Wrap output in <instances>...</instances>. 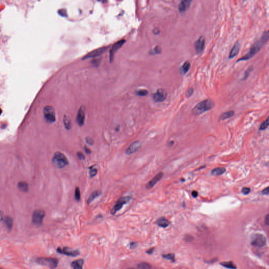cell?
Wrapping results in <instances>:
<instances>
[{"label": "cell", "instance_id": "obj_1", "mask_svg": "<svg viewBox=\"0 0 269 269\" xmlns=\"http://www.w3.org/2000/svg\"><path fill=\"white\" fill-rule=\"evenodd\" d=\"M269 39V32L266 31L263 33L261 37L259 40L255 42L253 45L251 47L250 50L249 52L245 55L242 57L241 58L239 59L237 62L240 61H245L252 59L254 56L256 55L258 53L261 48L263 47L264 44L266 43Z\"/></svg>", "mask_w": 269, "mask_h": 269}, {"label": "cell", "instance_id": "obj_2", "mask_svg": "<svg viewBox=\"0 0 269 269\" xmlns=\"http://www.w3.org/2000/svg\"><path fill=\"white\" fill-rule=\"evenodd\" d=\"M214 102L210 99H205L195 106L192 112L195 115H200L214 107Z\"/></svg>", "mask_w": 269, "mask_h": 269}, {"label": "cell", "instance_id": "obj_3", "mask_svg": "<svg viewBox=\"0 0 269 269\" xmlns=\"http://www.w3.org/2000/svg\"><path fill=\"white\" fill-rule=\"evenodd\" d=\"M52 163L56 168L62 169L68 165L69 161L64 154L57 152H55L53 156Z\"/></svg>", "mask_w": 269, "mask_h": 269}, {"label": "cell", "instance_id": "obj_4", "mask_svg": "<svg viewBox=\"0 0 269 269\" xmlns=\"http://www.w3.org/2000/svg\"><path fill=\"white\" fill-rule=\"evenodd\" d=\"M36 262L42 266H48L50 268H55L58 266L59 260L55 258H40L36 259Z\"/></svg>", "mask_w": 269, "mask_h": 269}, {"label": "cell", "instance_id": "obj_5", "mask_svg": "<svg viewBox=\"0 0 269 269\" xmlns=\"http://www.w3.org/2000/svg\"><path fill=\"white\" fill-rule=\"evenodd\" d=\"M44 116L49 123H53L56 121L55 111L51 106H47L44 108Z\"/></svg>", "mask_w": 269, "mask_h": 269}, {"label": "cell", "instance_id": "obj_6", "mask_svg": "<svg viewBox=\"0 0 269 269\" xmlns=\"http://www.w3.org/2000/svg\"><path fill=\"white\" fill-rule=\"evenodd\" d=\"M266 238L264 235L257 233L252 237L251 243L254 247H261L266 245Z\"/></svg>", "mask_w": 269, "mask_h": 269}, {"label": "cell", "instance_id": "obj_7", "mask_svg": "<svg viewBox=\"0 0 269 269\" xmlns=\"http://www.w3.org/2000/svg\"><path fill=\"white\" fill-rule=\"evenodd\" d=\"M131 199V198L130 197H123L119 198L116 202L114 206L111 209V214L113 215L116 214L118 211H119L123 207L124 205L127 204L130 201Z\"/></svg>", "mask_w": 269, "mask_h": 269}, {"label": "cell", "instance_id": "obj_8", "mask_svg": "<svg viewBox=\"0 0 269 269\" xmlns=\"http://www.w3.org/2000/svg\"><path fill=\"white\" fill-rule=\"evenodd\" d=\"M45 213L42 210H36L34 211L32 215V222L35 225L37 226H42L44 218Z\"/></svg>", "mask_w": 269, "mask_h": 269}, {"label": "cell", "instance_id": "obj_9", "mask_svg": "<svg viewBox=\"0 0 269 269\" xmlns=\"http://www.w3.org/2000/svg\"><path fill=\"white\" fill-rule=\"evenodd\" d=\"M109 47H102L99 49L94 50L93 51L90 52V53L87 54L86 55L84 56L82 58L83 60H86L87 59H91V58H95L98 57L99 56L102 55V54L105 52L107 50H108Z\"/></svg>", "mask_w": 269, "mask_h": 269}, {"label": "cell", "instance_id": "obj_10", "mask_svg": "<svg viewBox=\"0 0 269 269\" xmlns=\"http://www.w3.org/2000/svg\"><path fill=\"white\" fill-rule=\"evenodd\" d=\"M126 40H121L118 41L116 43H115L111 47V50L109 52V59L111 63L113 62L114 59L115 54L118 51V50L120 49L122 46L125 43Z\"/></svg>", "mask_w": 269, "mask_h": 269}, {"label": "cell", "instance_id": "obj_11", "mask_svg": "<svg viewBox=\"0 0 269 269\" xmlns=\"http://www.w3.org/2000/svg\"><path fill=\"white\" fill-rule=\"evenodd\" d=\"M167 96V92L162 89H158L156 93L153 94V99L157 102H164L166 99Z\"/></svg>", "mask_w": 269, "mask_h": 269}, {"label": "cell", "instance_id": "obj_12", "mask_svg": "<svg viewBox=\"0 0 269 269\" xmlns=\"http://www.w3.org/2000/svg\"><path fill=\"white\" fill-rule=\"evenodd\" d=\"M57 251L59 253L64 254L67 256H71V257H76L80 255L79 251L77 250H71L67 247H64L63 249L61 247H58L57 249Z\"/></svg>", "mask_w": 269, "mask_h": 269}, {"label": "cell", "instance_id": "obj_13", "mask_svg": "<svg viewBox=\"0 0 269 269\" xmlns=\"http://www.w3.org/2000/svg\"><path fill=\"white\" fill-rule=\"evenodd\" d=\"M205 45V38L203 36H201L199 38L195 43V49L196 53L197 54H201L204 50Z\"/></svg>", "mask_w": 269, "mask_h": 269}, {"label": "cell", "instance_id": "obj_14", "mask_svg": "<svg viewBox=\"0 0 269 269\" xmlns=\"http://www.w3.org/2000/svg\"><path fill=\"white\" fill-rule=\"evenodd\" d=\"M85 111L84 107L81 106L78 111L76 116V122L80 126H82L85 121Z\"/></svg>", "mask_w": 269, "mask_h": 269}, {"label": "cell", "instance_id": "obj_15", "mask_svg": "<svg viewBox=\"0 0 269 269\" xmlns=\"http://www.w3.org/2000/svg\"><path fill=\"white\" fill-rule=\"evenodd\" d=\"M140 147H141V143L140 142L137 141L135 142H133L127 148L126 150V154L128 155H131L135 153L137 151H138Z\"/></svg>", "mask_w": 269, "mask_h": 269}, {"label": "cell", "instance_id": "obj_16", "mask_svg": "<svg viewBox=\"0 0 269 269\" xmlns=\"http://www.w3.org/2000/svg\"><path fill=\"white\" fill-rule=\"evenodd\" d=\"M192 2V0H180L178 6V9L179 12L180 13L185 12L189 8Z\"/></svg>", "mask_w": 269, "mask_h": 269}, {"label": "cell", "instance_id": "obj_17", "mask_svg": "<svg viewBox=\"0 0 269 269\" xmlns=\"http://www.w3.org/2000/svg\"><path fill=\"white\" fill-rule=\"evenodd\" d=\"M163 173L161 172V173H158L157 175H156L149 182L147 186H146V188L148 189H150L152 188L154 186H155V185L158 183V181L161 179L162 178V177L163 176Z\"/></svg>", "mask_w": 269, "mask_h": 269}, {"label": "cell", "instance_id": "obj_18", "mask_svg": "<svg viewBox=\"0 0 269 269\" xmlns=\"http://www.w3.org/2000/svg\"><path fill=\"white\" fill-rule=\"evenodd\" d=\"M240 49V44L239 42H237L233 47L229 54V58L232 59L234 58L238 54L239 51Z\"/></svg>", "mask_w": 269, "mask_h": 269}, {"label": "cell", "instance_id": "obj_19", "mask_svg": "<svg viewBox=\"0 0 269 269\" xmlns=\"http://www.w3.org/2000/svg\"><path fill=\"white\" fill-rule=\"evenodd\" d=\"M190 68V63L188 61H186L183 63L182 66L180 68V73L183 75L186 74L188 72Z\"/></svg>", "mask_w": 269, "mask_h": 269}, {"label": "cell", "instance_id": "obj_20", "mask_svg": "<svg viewBox=\"0 0 269 269\" xmlns=\"http://www.w3.org/2000/svg\"><path fill=\"white\" fill-rule=\"evenodd\" d=\"M156 224L161 228H166L169 225V222L165 218H160L157 220Z\"/></svg>", "mask_w": 269, "mask_h": 269}, {"label": "cell", "instance_id": "obj_21", "mask_svg": "<svg viewBox=\"0 0 269 269\" xmlns=\"http://www.w3.org/2000/svg\"><path fill=\"white\" fill-rule=\"evenodd\" d=\"M84 260L82 259L75 260L71 263L72 268L74 269H82L83 267Z\"/></svg>", "mask_w": 269, "mask_h": 269}, {"label": "cell", "instance_id": "obj_22", "mask_svg": "<svg viewBox=\"0 0 269 269\" xmlns=\"http://www.w3.org/2000/svg\"><path fill=\"white\" fill-rule=\"evenodd\" d=\"M235 114V111H226L220 115L219 117L220 121H224L227 119H229L230 118L232 117Z\"/></svg>", "mask_w": 269, "mask_h": 269}, {"label": "cell", "instance_id": "obj_23", "mask_svg": "<svg viewBox=\"0 0 269 269\" xmlns=\"http://www.w3.org/2000/svg\"><path fill=\"white\" fill-rule=\"evenodd\" d=\"M101 193H102V192L99 190H96L92 192L87 200V203L88 204L92 203L96 198H97L98 196L101 195Z\"/></svg>", "mask_w": 269, "mask_h": 269}, {"label": "cell", "instance_id": "obj_24", "mask_svg": "<svg viewBox=\"0 0 269 269\" xmlns=\"http://www.w3.org/2000/svg\"><path fill=\"white\" fill-rule=\"evenodd\" d=\"M63 122H64V125L65 126V128L66 129H70L71 128V120L70 119L69 117L67 115H65L64 116V119H63Z\"/></svg>", "mask_w": 269, "mask_h": 269}, {"label": "cell", "instance_id": "obj_25", "mask_svg": "<svg viewBox=\"0 0 269 269\" xmlns=\"http://www.w3.org/2000/svg\"><path fill=\"white\" fill-rule=\"evenodd\" d=\"M4 222L6 228L8 229H11L12 227L13 224V219L9 216H6L4 218Z\"/></svg>", "mask_w": 269, "mask_h": 269}, {"label": "cell", "instance_id": "obj_26", "mask_svg": "<svg viewBox=\"0 0 269 269\" xmlns=\"http://www.w3.org/2000/svg\"><path fill=\"white\" fill-rule=\"evenodd\" d=\"M226 171V169L225 168L222 167H219V168H216L212 170L211 173L214 176H220L222 175L223 173H225Z\"/></svg>", "mask_w": 269, "mask_h": 269}, {"label": "cell", "instance_id": "obj_27", "mask_svg": "<svg viewBox=\"0 0 269 269\" xmlns=\"http://www.w3.org/2000/svg\"><path fill=\"white\" fill-rule=\"evenodd\" d=\"M18 188L22 191H28V185L25 181H20L18 183Z\"/></svg>", "mask_w": 269, "mask_h": 269}, {"label": "cell", "instance_id": "obj_28", "mask_svg": "<svg viewBox=\"0 0 269 269\" xmlns=\"http://www.w3.org/2000/svg\"><path fill=\"white\" fill-rule=\"evenodd\" d=\"M220 264H221V266L225 267L226 268H229V269H235V268H237L236 266L233 263H232L231 261L224 262H222Z\"/></svg>", "mask_w": 269, "mask_h": 269}, {"label": "cell", "instance_id": "obj_29", "mask_svg": "<svg viewBox=\"0 0 269 269\" xmlns=\"http://www.w3.org/2000/svg\"><path fill=\"white\" fill-rule=\"evenodd\" d=\"M148 90H144V89L137 90L136 91V94L137 96H147L148 95Z\"/></svg>", "mask_w": 269, "mask_h": 269}, {"label": "cell", "instance_id": "obj_30", "mask_svg": "<svg viewBox=\"0 0 269 269\" xmlns=\"http://www.w3.org/2000/svg\"><path fill=\"white\" fill-rule=\"evenodd\" d=\"M137 268L140 269H149L151 268V266L148 263L142 262L138 264Z\"/></svg>", "mask_w": 269, "mask_h": 269}, {"label": "cell", "instance_id": "obj_31", "mask_svg": "<svg viewBox=\"0 0 269 269\" xmlns=\"http://www.w3.org/2000/svg\"><path fill=\"white\" fill-rule=\"evenodd\" d=\"M268 126H269V120L268 119H266V121H264L263 123L261 124L259 128H260V130H264L266 129Z\"/></svg>", "mask_w": 269, "mask_h": 269}, {"label": "cell", "instance_id": "obj_32", "mask_svg": "<svg viewBox=\"0 0 269 269\" xmlns=\"http://www.w3.org/2000/svg\"><path fill=\"white\" fill-rule=\"evenodd\" d=\"M75 198L76 200L80 201L81 199V192L80 190L78 187H76L75 190Z\"/></svg>", "mask_w": 269, "mask_h": 269}, {"label": "cell", "instance_id": "obj_33", "mask_svg": "<svg viewBox=\"0 0 269 269\" xmlns=\"http://www.w3.org/2000/svg\"><path fill=\"white\" fill-rule=\"evenodd\" d=\"M162 257L167 260H171L173 261L175 260V255L173 253L167 254L162 255Z\"/></svg>", "mask_w": 269, "mask_h": 269}, {"label": "cell", "instance_id": "obj_34", "mask_svg": "<svg viewBox=\"0 0 269 269\" xmlns=\"http://www.w3.org/2000/svg\"><path fill=\"white\" fill-rule=\"evenodd\" d=\"M160 53H161V49H160V47H159L158 46L155 47V48L154 49V50H152L150 52L151 54H160Z\"/></svg>", "mask_w": 269, "mask_h": 269}, {"label": "cell", "instance_id": "obj_35", "mask_svg": "<svg viewBox=\"0 0 269 269\" xmlns=\"http://www.w3.org/2000/svg\"><path fill=\"white\" fill-rule=\"evenodd\" d=\"M252 70H253V68H252V67H250V68H249L247 69V70L245 72V74H244V77H243V80H245L249 76V75L250 74L251 72L252 71Z\"/></svg>", "mask_w": 269, "mask_h": 269}, {"label": "cell", "instance_id": "obj_36", "mask_svg": "<svg viewBox=\"0 0 269 269\" xmlns=\"http://www.w3.org/2000/svg\"><path fill=\"white\" fill-rule=\"evenodd\" d=\"M90 175L91 177L95 176L97 173V169L96 168H93L92 167L90 168Z\"/></svg>", "mask_w": 269, "mask_h": 269}, {"label": "cell", "instance_id": "obj_37", "mask_svg": "<svg viewBox=\"0 0 269 269\" xmlns=\"http://www.w3.org/2000/svg\"><path fill=\"white\" fill-rule=\"evenodd\" d=\"M250 188H247V187H244L242 189V192L243 194L245 195H248L250 192Z\"/></svg>", "mask_w": 269, "mask_h": 269}, {"label": "cell", "instance_id": "obj_38", "mask_svg": "<svg viewBox=\"0 0 269 269\" xmlns=\"http://www.w3.org/2000/svg\"><path fill=\"white\" fill-rule=\"evenodd\" d=\"M85 139H86V142H87V144H88V145L91 146L94 145V140H93V139H92L91 138H90L89 137H87Z\"/></svg>", "mask_w": 269, "mask_h": 269}, {"label": "cell", "instance_id": "obj_39", "mask_svg": "<svg viewBox=\"0 0 269 269\" xmlns=\"http://www.w3.org/2000/svg\"><path fill=\"white\" fill-rule=\"evenodd\" d=\"M77 156H78V158H79L80 159H81V160H84L85 158V156L81 152H77Z\"/></svg>", "mask_w": 269, "mask_h": 269}, {"label": "cell", "instance_id": "obj_40", "mask_svg": "<svg viewBox=\"0 0 269 269\" xmlns=\"http://www.w3.org/2000/svg\"><path fill=\"white\" fill-rule=\"evenodd\" d=\"M193 93V90L192 88H190L187 90V93H186V96L187 97H189L192 96Z\"/></svg>", "mask_w": 269, "mask_h": 269}, {"label": "cell", "instance_id": "obj_41", "mask_svg": "<svg viewBox=\"0 0 269 269\" xmlns=\"http://www.w3.org/2000/svg\"><path fill=\"white\" fill-rule=\"evenodd\" d=\"M59 13L61 16H66V12L65 9H63L59 10Z\"/></svg>", "mask_w": 269, "mask_h": 269}, {"label": "cell", "instance_id": "obj_42", "mask_svg": "<svg viewBox=\"0 0 269 269\" xmlns=\"http://www.w3.org/2000/svg\"><path fill=\"white\" fill-rule=\"evenodd\" d=\"M100 61H99L98 59H95V60H93L92 61V64H93V65H94L95 66H98L99 64V62Z\"/></svg>", "mask_w": 269, "mask_h": 269}, {"label": "cell", "instance_id": "obj_43", "mask_svg": "<svg viewBox=\"0 0 269 269\" xmlns=\"http://www.w3.org/2000/svg\"><path fill=\"white\" fill-rule=\"evenodd\" d=\"M269 188L267 187L266 189H264L262 191V193L263 195H269Z\"/></svg>", "mask_w": 269, "mask_h": 269}, {"label": "cell", "instance_id": "obj_44", "mask_svg": "<svg viewBox=\"0 0 269 269\" xmlns=\"http://www.w3.org/2000/svg\"><path fill=\"white\" fill-rule=\"evenodd\" d=\"M265 223L267 226H269V214H268L266 215V218H265Z\"/></svg>", "mask_w": 269, "mask_h": 269}, {"label": "cell", "instance_id": "obj_45", "mask_svg": "<svg viewBox=\"0 0 269 269\" xmlns=\"http://www.w3.org/2000/svg\"><path fill=\"white\" fill-rule=\"evenodd\" d=\"M191 194L192 196V197H194V198H196V197L198 196V192L196 191H195V190H193V191H192Z\"/></svg>", "mask_w": 269, "mask_h": 269}, {"label": "cell", "instance_id": "obj_46", "mask_svg": "<svg viewBox=\"0 0 269 269\" xmlns=\"http://www.w3.org/2000/svg\"><path fill=\"white\" fill-rule=\"evenodd\" d=\"M137 243L136 242H131L130 243V247L131 249H134L135 247H137Z\"/></svg>", "mask_w": 269, "mask_h": 269}, {"label": "cell", "instance_id": "obj_47", "mask_svg": "<svg viewBox=\"0 0 269 269\" xmlns=\"http://www.w3.org/2000/svg\"><path fill=\"white\" fill-rule=\"evenodd\" d=\"M84 149H85V151L86 152L87 154H90L91 153V150H90V149L88 148L87 147H86V146H85Z\"/></svg>", "mask_w": 269, "mask_h": 269}, {"label": "cell", "instance_id": "obj_48", "mask_svg": "<svg viewBox=\"0 0 269 269\" xmlns=\"http://www.w3.org/2000/svg\"><path fill=\"white\" fill-rule=\"evenodd\" d=\"M154 248H152V249H149L147 251L146 253L149 254H151L154 252Z\"/></svg>", "mask_w": 269, "mask_h": 269}, {"label": "cell", "instance_id": "obj_49", "mask_svg": "<svg viewBox=\"0 0 269 269\" xmlns=\"http://www.w3.org/2000/svg\"><path fill=\"white\" fill-rule=\"evenodd\" d=\"M3 219V213L0 211V221Z\"/></svg>", "mask_w": 269, "mask_h": 269}, {"label": "cell", "instance_id": "obj_50", "mask_svg": "<svg viewBox=\"0 0 269 269\" xmlns=\"http://www.w3.org/2000/svg\"><path fill=\"white\" fill-rule=\"evenodd\" d=\"M2 109H1V108H0V115H1V114H2Z\"/></svg>", "mask_w": 269, "mask_h": 269}]
</instances>
